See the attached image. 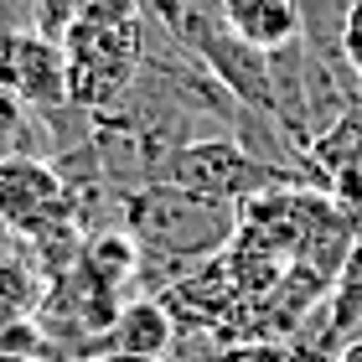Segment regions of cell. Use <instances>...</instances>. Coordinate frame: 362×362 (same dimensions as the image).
Masks as SVG:
<instances>
[{"mask_svg": "<svg viewBox=\"0 0 362 362\" xmlns=\"http://www.w3.org/2000/svg\"><path fill=\"white\" fill-rule=\"evenodd\" d=\"M238 223L243 207L197 197L187 187H171V181L124 197V228L140 243V264H171L176 274L197 269L192 259H212L238 233Z\"/></svg>", "mask_w": 362, "mask_h": 362, "instance_id": "1", "label": "cell"}, {"mask_svg": "<svg viewBox=\"0 0 362 362\" xmlns=\"http://www.w3.org/2000/svg\"><path fill=\"white\" fill-rule=\"evenodd\" d=\"M166 181H171V187L197 192V197L233 202V207L254 202V197H264V192H274V187H295L285 171L254 160L233 135H202V140L176 145L171 160H166Z\"/></svg>", "mask_w": 362, "mask_h": 362, "instance_id": "2", "label": "cell"}, {"mask_svg": "<svg viewBox=\"0 0 362 362\" xmlns=\"http://www.w3.org/2000/svg\"><path fill=\"white\" fill-rule=\"evenodd\" d=\"M57 223H78V207L57 166L42 156H6L0 160V228L42 238Z\"/></svg>", "mask_w": 362, "mask_h": 362, "instance_id": "3", "label": "cell"}, {"mask_svg": "<svg viewBox=\"0 0 362 362\" xmlns=\"http://www.w3.org/2000/svg\"><path fill=\"white\" fill-rule=\"evenodd\" d=\"M11 98H21L37 114L73 104V78H68L62 42L42 37V31H11Z\"/></svg>", "mask_w": 362, "mask_h": 362, "instance_id": "4", "label": "cell"}, {"mask_svg": "<svg viewBox=\"0 0 362 362\" xmlns=\"http://www.w3.org/2000/svg\"><path fill=\"white\" fill-rule=\"evenodd\" d=\"M176 341V321L166 295H140V300L119 305V321L109 332V347L119 352L124 362H160Z\"/></svg>", "mask_w": 362, "mask_h": 362, "instance_id": "5", "label": "cell"}, {"mask_svg": "<svg viewBox=\"0 0 362 362\" xmlns=\"http://www.w3.org/2000/svg\"><path fill=\"white\" fill-rule=\"evenodd\" d=\"M223 26L254 52L300 42V0H223Z\"/></svg>", "mask_w": 362, "mask_h": 362, "instance_id": "6", "label": "cell"}, {"mask_svg": "<svg viewBox=\"0 0 362 362\" xmlns=\"http://www.w3.org/2000/svg\"><path fill=\"white\" fill-rule=\"evenodd\" d=\"M37 305H42V279L31 274V264H26V259L0 254V326L26 321Z\"/></svg>", "mask_w": 362, "mask_h": 362, "instance_id": "7", "label": "cell"}, {"mask_svg": "<svg viewBox=\"0 0 362 362\" xmlns=\"http://www.w3.org/2000/svg\"><path fill=\"white\" fill-rule=\"evenodd\" d=\"M341 62L362 88V0H352L347 16H341Z\"/></svg>", "mask_w": 362, "mask_h": 362, "instance_id": "8", "label": "cell"}, {"mask_svg": "<svg viewBox=\"0 0 362 362\" xmlns=\"http://www.w3.org/2000/svg\"><path fill=\"white\" fill-rule=\"evenodd\" d=\"M337 362H362V337H352V341H347V347H341V352H337Z\"/></svg>", "mask_w": 362, "mask_h": 362, "instance_id": "9", "label": "cell"}]
</instances>
